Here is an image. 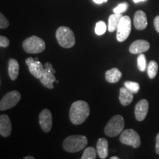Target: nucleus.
<instances>
[{
  "label": "nucleus",
  "mask_w": 159,
  "mask_h": 159,
  "mask_svg": "<svg viewBox=\"0 0 159 159\" xmlns=\"http://www.w3.org/2000/svg\"><path fill=\"white\" fill-rule=\"evenodd\" d=\"M19 65L16 59L11 58L8 62V74L12 80H15L19 76Z\"/></svg>",
  "instance_id": "6ab92c4d"
},
{
  "label": "nucleus",
  "mask_w": 159,
  "mask_h": 159,
  "mask_svg": "<svg viewBox=\"0 0 159 159\" xmlns=\"http://www.w3.org/2000/svg\"><path fill=\"white\" fill-rule=\"evenodd\" d=\"M131 32V19L128 16H123L116 29V39L123 42L128 39Z\"/></svg>",
  "instance_id": "423d86ee"
},
{
  "label": "nucleus",
  "mask_w": 159,
  "mask_h": 159,
  "mask_svg": "<svg viewBox=\"0 0 159 159\" xmlns=\"http://www.w3.org/2000/svg\"><path fill=\"white\" fill-rule=\"evenodd\" d=\"M134 100V93L126 88L122 87L119 91V101L124 106L129 105Z\"/></svg>",
  "instance_id": "dca6fc26"
},
{
  "label": "nucleus",
  "mask_w": 159,
  "mask_h": 159,
  "mask_svg": "<svg viewBox=\"0 0 159 159\" xmlns=\"http://www.w3.org/2000/svg\"><path fill=\"white\" fill-rule=\"evenodd\" d=\"M124 128V118L121 115H115L105 125V134L109 137H116L122 132Z\"/></svg>",
  "instance_id": "20e7f679"
},
{
  "label": "nucleus",
  "mask_w": 159,
  "mask_h": 159,
  "mask_svg": "<svg viewBox=\"0 0 159 159\" xmlns=\"http://www.w3.org/2000/svg\"><path fill=\"white\" fill-rule=\"evenodd\" d=\"M21 99V94L18 91H12L7 93L1 99L0 110L5 111L12 108L17 105Z\"/></svg>",
  "instance_id": "6e6552de"
},
{
  "label": "nucleus",
  "mask_w": 159,
  "mask_h": 159,
  "mask_svg": "<svg viewBox=\"0 0 159 159\" xmlns=\"http://www.w3.org/2000/svg\"><path fill=\"white\" fill-rule=\"evenodd\" d=\"M96 4H102L103 2H106L108 0H93Z\"/></svg>",
  "instance_id": "7c9ffc66"
},
{
  "label": "nucleus",
  "mask_w": 159,
  "mask_h": 159,
  "mask_svg": "<svg viewBox=\"0 0 159 159\" xmlns=\"http://www.w3.org/2000/svg\"><path fill=\"white\" fill-rule=\"evenodd\" d=\"M123 16L122 13H114V14L111 15L108 19V31L111 33H113L115 30H116L117 27H118L119 21Z\"/></svg>",
  "instance_id": "aec40b11"
},
{
  "label": "nucleus",
  "mask_w": 159,
  "mask_h": 159,
  "mask_svg": "<svg viewBox=\"0 0 159 159\" xmlns=\"http://www.w3.org/2000/svg\"><path fill=\"white\" fill-rule=\"evenodd\" d=\"M54 74L55 73L50 69L44 67V70H43L41 77L39 78V80L41 81L43 86L49 89H52L54 88L53 83L56 81V78H55Z\"/></svg>",
  "instance_id": "f8f14e48"
},
{
  "label": "nucleus",
  "mask_w": 159,
  "mask_h": 159,
  "mask_svg": "<svg viewBox=\"0 0 159 159\" xmlns=\"http://www.w3.org/2000/svg\"><path fill=\"white\" fill-rule=\"evenodd\" d=\"M154 26L155 28H156V30L159 33V15L157 16L155 18Z\"/></svg>",
  "instance_id": "c85d7f7f"
},
{
  "label": "nucleus",
  "mask_w": 159,
  "mask_h": 159,
  "mask_svg": "<svg viewBox=\"0 0 159 159\" xmlns=\"http://www.w3.org/2000/svg\"><path fill=\"white\" fill-rule=\"evenodd\" d=\"M22 47L26 52L30 54H38L44 50L46 44L44 41L41 38L33 35L24 41Z\"/></svg>",
  "instance_id": "39448f33"
},
{
  "label": "nucleus",
  "mask_w": 159,
  "mask_h": 159,
  "mask_svg": "<svg viewBox=\"0 0 159 159\" xmlns=\"http://www.w3.org/2000/svg\"><path fill=\"white\" fill-rule=\"evenodd\" d=\"M128 3H126V2L121 3L114 9V13H124L125 11H126V10L128 9Z\"/></svg>",
  "instance_id": "a878e982"
},
{
  "label": "nucleus",
  "mask_w": 159,
  "mask_h": 159,
  "mask_svg": "<svg viewBox=\"0 0 159 159\" xmlns=\"http://www.w3.org/2000/svg\"><path fill=\"white\" fill-rule=\"evenodd\" d=\"M97 151L95 150L94 148L90 147L85 149L83 152V154L81 158L82 159H94L97 157Z\"/></svg>",
  "instance_id": "4be33fe9"
},
{
  "label": "nucleus",
  "mask_w": 159,
  "mask_h": 159,
  "mask_svg": "<svg viewBox=\"0 0 159 159\" xmlns=\"http://www.w3.org/2000/svg\"><path fill=\"white\" fill-rule=\"evenodd\" d=\"M122 76V72L117 68H113L105 72V80L110 83H117Z\"/></svg>",
  "instance_id": "a211bd4d"
},
{
  "label": "nucleus",
  "mask_w": 159,
  "mask_h": 159,
  "mask_svg": "<svg viewBox=\"0 0 159 159\" xmlns=\"http://www.w3.org/2000/svg\"><path fill=\"white\" fill-rule=\"evenodd\" d=\"M26 64L28 66L30 72L35 78L39 79L41 77L43 70H44V67L43 66L42 63L39 61H35L33 57H28L26 60Z\"/></svg>",
  "instance_id": "9d476101"
},
{
  "label": "nucleus",
  "mask_w": 159,
  "mask_h": 159,
  "mask_svg": "<svg viewBox=\"0 0 159 159\" xmlns=\"http://www.w3.org/2000/svg\"><path fill=\"white\" fill-rule=\"evenodd\" d=\"M137 63H138V68L139 71H144L146 70V69L148 68L147 66V61L145 55L142 54H139L138 58H137Z\"/></svg>",
  "instance_id": "b1692460"
},
{
  "label": "nucleus",
  "mask_w": 159,
  "mask_h": 159,
  "mask_svg": "<svg viewBox=\"0 0 159 159\" xmlns=\"http://www.w3.org/2000/svg\"><path fill=\"white\" fill-rule=\"evenodd\" d=\"M111 159H119V157H116V156H113V157H111Z\"/></svg>",
  "instance_id": "72a5a7b5"
},
{
  "label": "nucleus",
  "mask_w": 159,
  "mask_h": 159,
  "mask_svg": "<svg viewBox=\"0 0 159 159\" xmlns=\"http://www.w3.org/2000/svg\"><path fill=\"white\" fill-rule=\"evenodd\" d=\"M10 44V41L7 38L3 35L0 36V46L1 47H7Z\"/></svg>",
  "instance_id": "cd10ccee"
},
{
  "label": "nucleus",
  "mask_w": 159,
  "mask_h": 159,
  "mask_svg": "<svg viewBox=\"0 0 159 159\" xmlns=\"http://www.w3.org/2000/svg\"><path fill=\"white\" fill-rule=\"evenodd\" d=\"M124 86L126 87L127 89H129L134 94L138 93L139 89H140V85H139V83L136 82H133V81H127V82H125Z\"/></svg>",
  "instance_id": "5701e85b"
},
{
  "label": "nucleus",
  "mask_w": 159,
  "mask_h": 159,
  "mask_svg": "<svg viewBox=\"0 0 159 159\" xmlns=\"http://www.w3.org/2000/svg\"><path fill=\"white\" fill-rule=\"evenodd\" d=\"M120 142L122 144L132 146L134 148H138L141 145V139L138 133L133 129H128L121 133Z\"/></svg>",
  "instance_id": "0eeeda50"
},
{
  "label": "nucleus",
  "mask_w": 159,
  "mask_h": 159,
  "mask_svg": "<svg viewBox=\"0 0 159 159\" xmlns=\"http://www.w3.org/2000/svg\"><path fill=\"white\" fill-rule=\"evenodd\" d=\"M9 26L8 20L6 19V17L2 13H0V28L5 29Z\"/></svg>",
  "instance_id": "bb28decb"
},
{
  "label": "nucleus",
  "mask_w": 159,
  "mask_h": 159,
  "mask_svg": "<svg viewBox=\"0 0 159 159\" xmlns=\"http://www.w3.org/2000/svg\"><path fill=\"white\" fill-rule=\"evenodd\" d=\"M150 45L148 41L145 40H136L132 43L129 47V51L132 54H142L150 49Z\"/></svg>",
  "instance_id": "ddd939ff"
},
{
  "label": "nucleus",
  "mask_w": 159,
  "mask_h": 159,
  "mask_svg": "<svg viewBox=\"0 0 159 159\" xmlns=\"http://www.w3.org/2000/svg\"><path fill=\"white\" fill-rule=\"evenodd\" d=\"M156 152L159 156V133L156 136Z\"/></svg>",
  "instance_id": "c756f323"
},
{
  "label": "nucleus",
  "mask_w": 159,
  "mask_h": 159,
  "mask_svg": "<svg viewBox=\"0 0 159 159\" xmlns=\"http://www.w3.org/2000/svg\"><path fill=\"white\" fill-rule=\"evenodd\" d=\"M24 159H34V157L33 156H26L24 158Z\"/></svg>",
  "instance_id": "2f4dec72"
},
{
  "label": "nucleus",
  "mask_w": 159,
  "mask_h": 159,
  "mask_svg": "<svg viewBox=\"0 0 159 159\" xmlns=\"http://www.w3.org/2000/svg\"><path fill=\"white\" fill-rule=\"evenodd\" d=\"M97 154L100 158H106L108 155V142L104 138H100L97 143Z\"/></svg>",
  "instance_id": "f3484780"
},
{
  "label": "nucleus",
  "mask_w": 159,
  "mask_h": 159,
  "mask_svg": "<svg viewBox=\"0 0 159 159\" xmlns=\"http://www.w3.org/2000/svg\"><path fill=\"white\" fill-rule=\"evenodd\" d=\"M88 144L87 138L82 135L70 136L65 139L63 143V148L66 152H75L84 149Z\"/></svg>",
  "instance_id": "f03ea898"
},
{
  "label": "nucleus",
  "mask_w": 159,
  "mask_h": 159,
  "mask_svg": "<svg viewBox=\"0 0 159 159\" xmlns=\"http://www.w3.org/2000/svg\"><path fill=\"white\" fill-rule=\"evenodd\" d=\"M144 1H146V0H134L135 3H139V2H144Z\"/></svg>",
  "instance_id": "473e14b6"
},
{
  "label": "nucleus",
  "mask_w": 159,
  "mask_h": 159,
  "mask_svg": "<svg viewBox=\"0 0 159 159\" xmlns=\"http://www.w3.org/2000/svg\"><path fill=\"white\" fill-rule=\"evenodd\" d=\"M55 36L57 42L63 48H71L75 44V36L74 33L68 27L62 26L57 30Z\"/></svg>",
  "instance_id": "7ed1b4c3"
},
{
  "label": "nucleus",
  "mask_w": 159,
  "mask_h": 159,
  "mask_svg": "<svg viewBox=\"0 0 159 159\" xmlns=\"http://www.w3.org/2000/svg\"><path fill=\"white\" fill-rule=\"evenodd\" d=\"M107 30V26L105 25V23L102 21H99L96 24V27H95V33L97 35H102L105 34V33L106 32Z\"/></svg>",
  "instance_id": "393cba45"
},
{
  "label": "nucleus",
  "mask_w": 159,
  "mask_h": 159,
  "mask_svg": "<svg viewBox=\"0 0 159 159\" xmlns=\"http://www.w3.org/2000/svg\"><path fill=\"white\" fill-rule=\"evenodd\" d=\"M149 110V102L147 99H142L135 107V116L137 120L142 122L146 118Z\"/></svg>",
  "instance_id": "9b49d317"
},
{
  "label": "nucleus",
  "mask_w": 159,
  "mask_h": 159,
  "mask_svg": "<svg viewBox=\"0 0 159 159\" xmlns=\"http://www.w3.org/2000/svg\"><path fill=\"white\" fill-rule=\"evenodd\" d=\"M148 74L150 79H153L156 76L158 70V65L155 61H151L148 66Z\"/></svg>",
  "instance_id": "412c9836"
},
{
  "label": "nucleus",
  "mask_w": 159,
  "mask_h": 159,
  "mask_svg": "<svg viewBox=\"0 0 159 159\" xmlns=\"http://www.w3.org/2000/svg\"><path fill=\"white\" fill-rule=\"evenodd\" d=\"M134 27L138 30H143L148 26V19L146 13L142 11H138L134 15Z\"/></svg>",
  "instance_id": "2eb2a0df"
},
{
  "label": "nucleus",
  "mask_w": 159,
  "mask_h": 159,
  "mask_svg": "<svg viewBox=\"0 0 159 159\" xmlns=\"http://www.w3.org/2000/svg\"><path fill=\"white\" fill-rule=\"evenodd\" d=\"M39 124L42 130L45 133L51 130L52 127V116L50 111L48 109H43L39 114Z\"/></svg>",
  "instance_id": "1a4fd4ad"
},
{
  "label": "nucleus",
  "mask_w": 159,
  "mask_h": 159,
  "mask_svg": "<svg viewBox=\"0 0 159 159\" xmlns=\"http://www.w3.org/2000/svg\"><path fill=\"white\" fill-rule=\"evenodd\" d=\"M90 114V108L85 101L78 100L73 102L69 111V119L74 125H81Z\"/></svg>",
  "instance_id": "f257e3e1"
},
{
  "label": "nucleus",
  "mask_w": 159,
  "mask_h": 159,
  "mask_svg": "<svg viewBox=\"0 0 159 159\" xmlns=\"http://www.w3.org/2000/svg\"><path fill=\"white\" fill-rule=\"evenodd\" d=\"M12 132V125L9 116L6 114L0 116V134L3 137H8Z\"/></svg>",
  "instance_id": "4468645a"
}]
</instances>
